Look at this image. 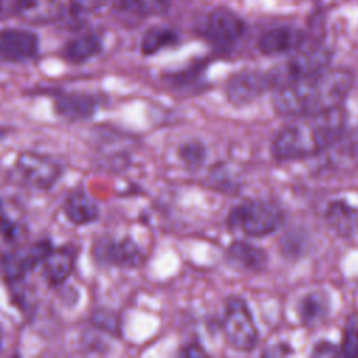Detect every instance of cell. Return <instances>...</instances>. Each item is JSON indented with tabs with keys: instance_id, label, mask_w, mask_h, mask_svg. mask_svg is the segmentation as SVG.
<instances>
[{
	"instance_id": "ac0fdd59",
	"label": "cell",
	"mask_w": 358,
	"mask_h": 358,
	"mask_svg": "<svg viewBox=\"0 0 358 358\" xmlns=\"http://www.w3.org/2000/svg\"><path fill=\"white\" fill-rule=\"evenodd\" d=\"M326 222L340 236H352L358 232V210L345 200H333L326 207Z\"/></svg>"
},
{
	"instance_id": "cb8c5ba5",
	"label": "cell",
	"mask_w": 358,
	"mask_h": 358,
	"mask_svg": "<svg viewBox=\"0 0 358 358\" xmlns=\"http://www.w3.org/2000/svg\"><path fill=\"white\" fill-rule=\"evenodd\" d=\"M340 354L343 357H358V322H351L345 330Z\"/></svg>"
},
{
	"instance_id": "ba28073f",
	"label": "cell",
	"mask_w": 358,
	"mask_h": 358,
	"mask_svg": "<svg viewBox=\"0 0 358 358\" xmlns=\"http://www.w3.org/2000/svg\"><path fill=\"white\" fill-rule=\"evenodd\" d=\"M53 249V243L50 239L43 238L34 242L25 248H17L14 250H7L1 257V268L3 277L7 282L21 281L27 274L35 270L38 266H42L50 250Z\"/></svg>"
},
{
	"instance_id": "52a82bcc",
	"label": "cell",
	"mask_w": 358,
	"mask_h": 358,
	"mask_svg": "<svg viewBox=\"0 0 358 358\" xmlns=\"http://www.w3.org/2000/svg\"><path fill=\"white\" fill-rule=\"evenodd\" d=\"M94 260L101 266L136 268L145 262V252L130 236L115 239L102 236L92 246Z\"/></svg>"
},
{
	"instance_id": "3957f363",
	"label": "cell",
	"mask_w": 358,
	"mask_h": 358,
	"mask_svg": "<svg viewBox=\"0 0 358 358\" xmlns=\"http://www.w3.org/2000/svg\"><path fill=\"white\" fill-rule=\"evenodd\" d=\"M284 211L270 200L249 199L235 204L228 211L225 225L231 231H241L250 238H264L280 229Z\"/></svg>"
},
{
	"instance_id": "484cf974",
	"label": "cell",
	"mask_w": 358,
	"mask_h": 358,
	"mask_svg": "<svg viewBox=\"0 0 358 358\" xmlns=\"http://www.w3.org/2000/svg\"><path fill=\"white\" fill-rule=\"evenodd\" d=\"M109 0H70L74 10L80 13H91L103 7Z\"/></svg>"
},
{
	"instance_id": "d6986e66",
	"label": "cell",
	"mask_w": 358,
	"mask_h": 358,
	"mask_svg": "<svg viewBox=\"0 0 358 358\" xmlns=\"http://www.w3.org/2000/svg\"><path fill=\"white\" fill-rule=\"evenodd\" d=\"M102 52V39L95 32H87L66 42L62 48L64 60L73 64H81Z\"/></svg>"
},
{
	"instance_id": "4316f807",
	"label": "cell",
	"mask_w": 358,
	"mask_h": 358,
	"mask_svg": "<svg viewBox=\"0 0 358 358\" xmlns=\"http://www.w3.org/2000/svg\"><path fill=\"white\" fill-rule=\"evenodd\" d=\"M180 357H206L207 352L204 350V347L196 341H192L186 345H183L179 352H178Z\"/></svg>"
},
{
	"instance_id": "5bb4252c",
	"label": "cell",
	"mask_w": 358,
	"mask_h": 358,
	"mask_svg": "<svg viewBox=\"0 0 358 358\" xmlns=\"http://www.w3.org/2000/svg\"><path fill=\"white\" fill-rule=\"evenodd\" d=\"M77 249L73 245L53 248L42 263V277L50 287L62 285L73 273Z\"/></svg>"
},
{
	"instance_id": "83f0119b",
	"label": "cell",
	"mask_w": 358,
	"mask_h": 358,
	"mask_svg": "<svg viewBox=\"0 0 358 358\" xmlns=\"http://www.w3.org/2000/svg\"><path fill=\"white\" fill-rule=\"evenodd\" d=\"M338 354L337 351V347H334L331 343H327V341H322L319 344H316L313 347V351H312V355H319V357H330V355H336Z\"/></svg>"
},
{
	"instance_id": "5b68a950",
	"label": "cell",
	"mask_w": 358,
	"mask_h": 358,
	"mask_svg": "<svg viewBox=\"0 0 358 358\" xmlns=\"http://www.w3.org/2000/svg\"><path fill=\"white\" fill-rule=\"evenodd\" d=\"M222 331L231 348L249 352L259 344V329L248 302L238 295H229L224 301Z\"/></svg>"
},
{
	"instance_id": "e0dca14e",
	"label": "cell",
	"mask_w": 358,
	"mask_h": 358,
	"mask_svg": "<svg viewBox=\"0 0 358 358\" xmlns=\"http://www.w3.org/2000/svg\"><path fill=\"white\" fill-rule=\"evenodd\" d=\"M13 11L29 24H48L62 14L60 0H13Z\"/></svg>"
},
{
	"instance_id": "6da1fadb",
	"label": "cell",
	"mask_w": 358,
	"mask_h": 358,
	"mask_svg": "<svg viewBox=\"0 0 358 358\" xmlns=\"http://www.w3.org/2000/svg\"><path fill=\"white\" fill-rule=\"evenodd\" d=\"M354 85L345 69H324L316 74L274 88L273 108L281 116H308L340 108Z\"/></svg>"
},
{
	"instance_id": "2e32d148",
	"label": "cell",
	"mask_w": 358,
	"mask_h": 358,
	"mask_svg": "<svg viewBox=\"0 0 358 358\" xmlns=\"http://www.w3.org/2000/svg\"><path fill=\"white\" fill-rule=\"evenodd\" d=\"M227 259L228 262L242 270L259 273L267 264V255L266 252L243 239L232 241L227 248Z\"/></svg>"
},
{
	"instance_id": "7402d4cb",
	"label": "cell",
	"mask_w": 358,
	"mask_h": 358,
	"mask_svg": "<svg viewBox=\"0 0 358 358\" xmlns=\"http://www.w3.org/2000/svg\"><path fill=\"white\" fill-rule=\"evenodd\" d=\"M178 158L187 169L196 171L204 164L207 158V148L199 140H187L179 145Z\"/></svg>"
},
{
	"instance_id": "4fadbf2b",
	"label": "cell",
	"mask_w": 358,
	"mask_h": 358,
	"mask_svg": "<svg viewBox=\"0 0 358 358\" xmlns=\"http://www.w3.org/2000/svg\"><path fill=\"white\" fill-rule=\"evenodd\" d=\"M306 42L305 32L299 28L282 25L266 31L259 42L257 48L263 55L275 56L282 53H292L298 50Z\"/></svg>"
},
{
	"instance_id": "44dd1931",
	"label": "cell",
	"mask_w": 358,
	"mask_h": 358,
	"mask_svg": "<svg viewBox=\"0 0 358 358\" xmlns=\"http://www.w3.org/2000/svg\"><path fill=\"white\" fill-rule=\"evenodd\" d=\"M179 35L168 27H152L144 32L140 41V50L144 56H152L162 49L176 45Z\"/></svg>"
},
{
	"instance_id": "30bf717a",
	"label": "cell",
	"mask_w": 358,
	"mask_h": 358,
	"mask_svg": "<svg viewBox=\"0 0 358 358\" xmlns=\"http://www.w3.org/2000/svg\"><path fill=\"white\" fill-rule=\"evenodd\" d=\"M246 32L245 21L232 10L225 7L214 8L204 25V36L215 46L227 49L242 39Z\"/></svg>"
},
{
	"instance_id": "9c48e42d",
	"label": "cell",
	"mask_w": 358,
	"mask_h": 358,
	"mask_svg": "<svg viewBox=\"0 0 358 358\" xmlns=\"http://www.w3.org/2000/svg\"><path fill=\"white\" fill-rule=\"evenodd\" d=\"M268 88H271L268 73L241 70L227 80L224 92L232 106L242 108L260 98Z\"/></svg>"
},
{
	"instance_id": "7c38bea8",
	"label": "cell",
	"mask_w": 358,
	"mask_h": 358,
	"mask_svg": "<svg viewBox=\"0 0 358 358\" xmlns=\"http://www.w3.org/2000/svg\"><path fill=\"white\" fill-rule=\"evenodd\" d=\"M101 105V98L88 92H64L53 101L55 113L67 122L91 119Z\"/></svg>"
},
{
	"instance_id": "9a60e30c",
	"label": "cell",
	"mask_w": 358,
	"mask_h": 358,
	"mask_svg": "<svg viewBox=\"0 0 358 358\" xmlns=\"http://www.w3.org/2000/svg\"><path fill=\"white\" fill-rule=\"evenodd\" d=\"M62 210L67 221L77 227L95 222L101 213L98 203L83 189H74L70 192L63 201Z\"/></svg>"
},
{
	"instance_id": "8992f818",
	"label": "cell",
	"mask_w": 358,
	"mask_h": 358,
	"mask_svg": "<svg viewBox=\"0 0 358 358\" xmlns=\"http://www.w3.org/2000/svg\"><path fill=\"white\" fill-rule=\"evenodd\" d=\"M331 59V52L323 43H303L292 56L280 67L268 73L273 88L281 87L291 81L316 74L324 69Z\"/></svg>"
},
{
	"instance_id": "d4e9b609",
	"label": "cell",
	"mask_w": 358,
	"mask_h": 358,
	"mask_svg": "<svg viewBox=\"0 0 358 358\" xmlns=\"http://www.w3.org/2000/svg\"><path fill=\"white\" fill-rule=\"evenodd\" d=\"M1 234H3V239L10 243L18 239L20 236V227L6 213H3V218H1Z\"/></svg>"
},
{
	"instance_id": "603a6c76",
	"label": "cell",
	"mask_w": 358,
	"mask_h": 358,
	"mask_svg": "<svg viewBox=\"0 0 358 358\" xmlns=\"http://www.w3.org/2000/svg\"><path fill=\"white\" fill-rule=\"evenodd\" d=\"M172 0H130L133 10L141 15H158L165 13Z\"/></svg>"
},
{
	"instance_id": "f1b7e54d",
	"label": "cell",
	"mask_w": 358,
	"mask_h": 358,
	"mask_svg": "<svg viewBox=\"0 0 358 358\" xmlns=\"http://www.w3.org/2000/svg\"><path fill=\"white\" fill-rule=\"evenodd\" d=\"M291 354V348L287 344H277L270 347L263 355H288Z\"/></svg>"
},
{
	"instance_id": "8fae6325",
	"label": "cell",
	"mask_w": 358,
	"mask_h": 358,
	"mask_svg": "<svg viewBox=\"0 0 358 358\" xmlns=\"http://www.w3.org/2000/svg\"><path fill=\"white\" fill-rule=\"evenodd\" d=\"M39 50V38L28 29L8 28L0 36V55L3 62L22 63L32 60Z\"/></svg>"
},
{
	"instance_id": "7a4b0ae2",
	"label": "cell",
	"mask_w": 358,
	"mask_h": 358,
	"mask_svg": "<svg viewBox=\"0 0 358 358\" xmlns=\"http://www.w3.org/2000/svg\"><path fill=\"white\" fill-rule=\"evenodd\" d=\"M345 127L347 113L341 106L299 116L277 131L270 147L271 155L281 162L315 157L337 143Z\"/></svg>"
},
{
	"instance_id": "277c9868",
	"label": "cell",
	"mask_w": 358,
	"mask_h": 358,
	"mask_svg": "<svg viewBox=\"0 0 358 358\" xmlns=\"http://www.w3.org/2000/svg\"><path fill=\"white\" fill-rule=\"evenodd\" d=\"M63 171V165L49 155L22 151L10 166L7 179L31 190H49L59 182Z\"/></svg>"
},
{
	"instance_id": "ffe728a7",
	"label": "cell",
	"mask_w": 358,
	"mask_h": 358,
	"mask_svg": "<svg viewBox=\"0 0 358 358\" xmlns=\"http://www.w3.org/2000/svg\"><path fill=\"white\" fill-rule=\"evenodd\" d=\"M298 316L305 326H313L322 322L329 312V301L323 292L315 291L306 294L298 303Z\"/></svg>"
}]
</instances>
